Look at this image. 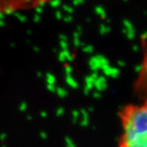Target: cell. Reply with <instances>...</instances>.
Returning <instances> with one entry per match:
<instances>
[{
	"mask_svg": "<svg viewBox=\"0 0 147 147\" xmlns=\"http://www.w3.org/2000/svg\"><path fill=\"white\" fill-rule=\"evenodd\" d=\"M25 109H26V103H23L20 106V110H25Z\"/></svg>",
	"mask_w": 147,
	"mask_h": 147,
	"instance_id": "3957f363",
	"label": "cell"
},
{
	"mask_svg": "<svg viewBox=\"0 0 147 147\" xmlns=\"http://www.w3.org/2000/svg\"><path fill=\"white\" fill-rule=\"evenodd\" d=\"M125 1H127V0H125Z\"/></svg>",
	"mask_w": 147,
	"mask_h": 147,
	"instance_id": "277c9868",
	"label": "cell"
},
{
	"mask_svg": "<svg viewBox=\"0 0 147 147\" xmlns=\"http://www.w3.org/2000/svg\"><path fill=\"white\" fill-rule=\"evenodd\" d=\"M134 88L138 93V98L147 95V50L144 54L141 64L139 65L135 79Z\"/></svg>",
	"mask_w": 147,
	"mask_h": 147,
	"instance_id": "7a4b0ae2",
	"label": "cell"
},
{
	"mask_svg": "<svg viewBox=\"0 0 147 147\" xmlns=\"http://www.w3.org/2000/svg\"><path fill=\"white\" fill-rule=\"evenodd\" d=\"M118 119L117 147H147V95L124 105Z\"/></svg>",
	"mask_w": 147,
	"mask_h": 147,
	"instance_id": "6da1fadb",
	"label": "cell"
}]
</instances>
